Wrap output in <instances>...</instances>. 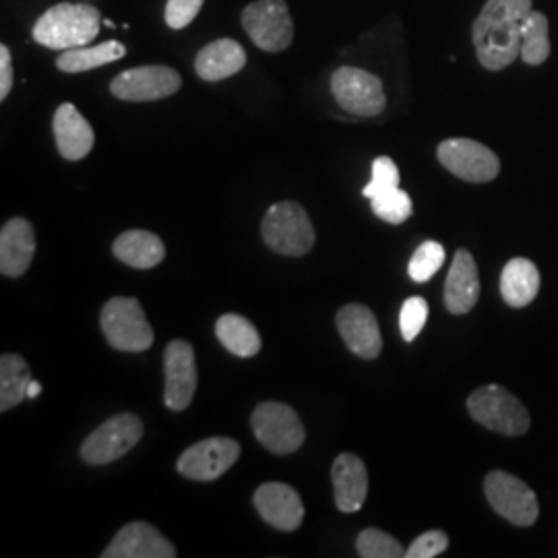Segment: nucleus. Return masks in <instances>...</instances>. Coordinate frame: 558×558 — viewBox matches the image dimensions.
Listing matches in <instances>:
<instances>
[{"label": "nucleus", "instance_id": "obj_1", "mask_svg": "<svg viewBox=\"0 0 558 558\" xmlns=\"http://www.w3.org/2000/svg\"><path fill=\"white\" fill-rule=\"evenodd\" d=\"M532 13V0H488L474 21L472 40L480 64L500 71L518 59L521 23Z\"/></svg>", "mask_w": 558, "mask_h": 558}, {"label": "nucleus", "instance_id": "obj_2", "mask_svg": "<svg viewBox=\"0 0 558 558\" xmlns=\"http://www.w3.org/2000/svg\"><path fill=\"white\" fill-rule=\"evenodd\" d=\"M100 11L92 4L60 2L48 9L34 25V40L50 50L89 46L100 34Z\"/></svg>", "mask_w": 558, "mask_h": 558}, {"label": "nucleus", "instance_id": "obj_3", "mask_svg": "<svg viewBox=\"0 0 558 558\" xmlns=\"http://www.w3.org/2000/svg\"><path fill=\"white\" fill-rule=\"evenodd\" d=\"M260 234L271 251L286 257H302L315 244V228L294 201L271 205L260 223Z\"/></svg>", "mask_w": 558, "mask_h": 558}, {"label": "nucleus", "instance_id": "obj_4", "mask_svg": "<svg viewBox=\"0 0 558 558\" xmlns=\"http://www.w3.org/2000/svg\"><path fill=\"white\" fill-rule=\"evenodd\" d=\"M468 412L488 430L507 437L525 435L530 428V414L525 405L499 385H484L476 389L468 398Z\"/></svg>", "mask_w": 558, "mask_h": 558}, {"label": "nucleus", "instance_id": "obj_5", "mask_svg": "<svg viewBox=\"0 0 558 558\" xmlns=\"http://www.w3.org/2000/svg\"><path fill=\"white\" fill-rule=\"evenodd\" d=\"M101 329L108 343L120 352H145L154 343V329L137 299H112L101 308Z\"/></svg>", "mask_w": 558, "mask_h": 558}, {"label": "nucleus", "instance_id": "obj_6", "mask_svg": "<svg viewBox=\"0 0 558 558\" xmlns=\"http://www.w3.org/2000/svg\"><path fill=\"white\" fill-rule=\"evenodd\" d=\"M242 27L265 52H281L294 40V21L283 0H257L242 11Z\"/></svg>", "mask_w": 558, "mask_h": 558}, {"label": "nucleus", "instance_id": "obj_7", "mask_svg": "<svg viewBox=\"0 0 558 558\" xmlns=\"http://www.w3.org/2000/svg\"><path fill=\"white\" fill-rule=\"evenodd\" d=\"M251 424L260 445L278 456L299 451L306 437L296 410L279 401H265L257 405Z\"/></svg>", "mask_w": 558, "mask_h": 558}, {"label": "nucleus", "instance_id": "obj_8", "mask_svg": "<svg viewBox=\"0 0 558 558\" xmlns=\"http://www.w3.org/2000/svg\"><path fill=\"white\" fill-rule=\"evenodd\" d=\"M331 92L345 112L362 119L379 117L387 106L379 77L356 66H339L331 77Z\"/></svg>", "mask_w": 558, "mask_h": 558}, {"label": "nucleus", "instance_id": "obj_9", "mask_svg": "<svg viewBox=\"0 0 558 558\" xmlns=\"http://www.w3.org/2000/svg\"><path fill=\"white\" fill-rule=\"evenodd\" d=\"M484 493L500 518L519 527H530L532 523H536L539 513L538 497L523 480L507 472H490L484 480Z\"/></svg>", "mask_w": 558, "mask_h": 558}, {"label": "nucleus", "instance_id": "obj_10", "mask_svg": "<svg viewBox=\"0 0 558 558\" xmlns=\"http://www.w3.org/2000/svg\"><path fill=\"white\" fill-rule=\"evenodd\" d=\"M143 437V422L135 414L106 420L81 445V458L92 465H106L126 456Z\"/></svg>", "mask_w": 558, "mask_h": 558}, {"label": "nucleus", "instance_id": "obj_11", "mask_svg": "<svg viewBox=\"0 0 558 558\" xmlns=\"http://www.w3.org/2000/svg\"><path fill=\"white\" fill-rule=\"evenodd\" d=\"M182 85L179 73L163 64L135 66L110 83V92L122 101H156L174 96Z\"/></svg>", "mask_w": 558, "mask_h": 558}, {"label": "nucleus", "instance_id": "obj_12", "mask_svg": "<svg viewBox=\"0 0 558 558\" xmlns=\"http://www.w3.org/2000/svg\"><path fill=\"white\" fill-rule=\"evenodd\" d=\"M439 161L465 182H490L500 172V161L493 149L472 140L442 141L437 149Z\"/></svg>", "mask_w": 558, "mask_h": 558}, {"label": "nucleus", "instance_id": "obj_13", "mask_svg": "<svg viewBox=\"0 0 558 558\" xmlns=\"http://www.w3.org/2000/svg\"><path fill=\"white\" fill-rule=\"evenodd\" d=\"M163 373H166V389H163L166 405L174 412L186 410L197 389L195 350L189 341L174 339L166 345Z\"/></svg>", "mask_w": 558, "mask_h": 558}, {"label": "nucleus", "instance_id": "obj_14", "mask_svg": "<svg viewBox=\"0 0 558 558\" xmlns=\"http://www.w3.org/2000/svg\"><path fill=\"white\" fill-rule=\"evenodd\" d=\"M240 458V445L228 437L205 439L189 447L179 458L180 474L197 482H211L223 476Z\"/></svg>", "mask_w": 558, "mask_h": 558}, {"label": "nucleus", "instance_id": "obj_15", "mask_svg": "<svg viewBox=\"0 0 558 558\" xmlns=\"http://www.w3.org/2000/svg\"><path fill=\"white\" fill-rule=\"evenodd\" d=\"M339 336L345 341L352 354L360 359H377L383 350L379 323L373 311L364 304H345L338 313Z\"/></svg>", "mask_w": 558, "mask_h": 558}, {"label": "nucleus", "instance_id": "obj_16", "mask_svg": "<svg viewBox=\"0 0 558 558\" xmlns=\"http://www.w3.org/2000/svg\"><path fill=\"white\" fill-rule=\"evenodd\" d=\"M104 558H174L177 548L160 532L143 521L129 523L101 553Z\"/></svg>", "mask_w": 558, "mask_h": 558}, {"label": "nucleus", "instance_id": "obj_17", "mask_svg": "<svg viewBox=\"0 0 558 558\" xmlns=\"http://www.w3.org/2000/svg\"><path fill=\"white\" fill-rule=\"evenodd\" d=\"M255 507L269 525L279 532L299 530L304 519V505L300 495L288 484L267 482L255 493Z\"/></svg>", "mask_w": 558, "mask_h": 558}, {"label": "nucleus", "instance_id": "obj_18", "mask_svg": "<svg viewBox=\"0 0 558 558\" xmlns=\"http://www.w3.org/2000/svg\"><path fill=\"white\" fill-rule=\"evenodd\" d=\"M36 255L34 226L23 218H13L0 232V271L7 278H20Z\"/></svg>", "mask_w": 558, "mask_h": 558}, {"label": "nucleus", "instance_id": "obj_19", "mask_svg": "<svg viewBox=\"0 0 558 558\" xmlns=\"http://www.w3.org/2000/svg\"><path fill=\"white\" fill-rule=\"evenodd\" d=\"M480 299V278L476 260L470 251L459 248L445 281V306L453 315L470 313Z\"/></svg>", "mask_w": 558, "mask_h": 558}, {"label": "nucleus", "instance_id": "obj_20", "mask_svg": "<svg viewBox=\"0 0 558 558\" xmlns=\"http://www.w3.org/2000/svg\"><path fill=\"white\" fill-rule=\"evenodd\" d=\"M333 493H336V505L343 513H356L362 509L366 495H368V472L364 461L354 453H341L333 470Z\"/></svg>", "mask_w": 558, "mask_h": 558}, {"label": "nucleus", "instance_id": "obj_21", "mask_svg": "<svg viewBox=\"0 0 558 558\" xmlns=\"http://www.w3.org/2000/svg\"><path fill=\"white\" fill-rule=\"evenodd\" d=\"M54 137L64 160H83L96 143L92 124L73 104H62L54 112Z\"/></svg>", "mask_w": 558, "mask_h": 558}, {"label": "nucleus", "instance_id": "obj_22", "mask_svg": "<svg viewBox=\"0 0 558 558\" xmlns=\"http://www.w3.org/2000/svg\"><path fill=\"white\" fill-rule=\"evenodd\" d=\"M246 64V52L239 41L230 38L207 44L197 59H195V71L201 80L216 83V81L228 80L240 73Z\"/></svg>", "mask_w": 558, "mask_h": 558}, {"label": "nucleus", "instance_id": "obj_23", "mask_svg": "<svg viewBox=\"0 0 558 558\" xmlns=\"http://www.w3.org/2000/svg\"><path fill=\"white\" fill-rule=\"evenodd\" d=\"M112 251L117 259L135 269H151L166 257V246L160 236L147 230H129L114 240Z\"/></svg>", "mask_w": 558, "mask_h": 558}, {"label": "nucleus", "instance_id": "obj_24", "mask_svg": "<svg viewBox=\"0 0 558 558\" xmlns=\"http://www.w3.org/2000/svg\"><path fill=\"white\" fill-rule=\"evenodd\" d=\"M539 271L530 259H511L500 276V294L509 306L523 308L538 296Z\"/></svg>", "mask_w": 558, "mask_h": 558}, {"label": "nucleus", "instance_id": "obj_25", "mask_svg": "<svg viewBox=\"0 0 558 558\" xmlns=\"http://www.w3.org/2000/svg\"><path fill=\"white\" fill-rule=\"evenodd\" d=\"M126 57V46L117 40L104 41L98 46H81L64 50L57 59V66L62 73H85L100 69L104 64L117 62Z\"/></svg>", "mask_w": 558, "mask_h": 558}, {"label": "nucleus", "instance_id": "obj_26", "mask_svg": "<svg viewBox=\"0 0 558 558\" xmlns=\"http://www.w3.org/2000/svg\"><path fill=\"white\" fill-rule=\"evenodd\" d=\"M216 336L228 352L240 359H253L260 350L259 331L255 325L240 315H223L216 323Z\"/></svg>", "mask_w": 558, "mask_h": 558}, {"label": "nucleus", "instance_id": "obj_27", "mask_svg": "<svg viewBox=\"0 0 558 558\" xmlns=\"http://www.w3.org/2000/svg\"><path fill=\"white\" fill-rule=\"evenodd\" d=\"M32 383L27 362L17 354H2L0 359V410L9 412L27 398Z\"/></svg>", "mask_w": 558, "mask_h": 558}, {"label": "nucleus", "instance_id": "obj_28", "mask_svg": "<svg viewBox=\"0 0 558 558\" xmlns=\"http://www.w3.org/2000/svg\"><path fill=\"white\" fill-rule=\"evenodd\" d=\"M519 57L525 64H542L550 57V40H548V20L544 13L532 11L521 23V50Z\"/></svg>", "mask_w": 558, "mask_h": 558}, {"label": "nucleus", "instance_id": "obj_29", "mask_svg": "<svg viewBox=\"0 0 558 558\" xmlns=\"http://www.w3.org/2000/svg\"><path fill=\"white\" fill-rule=\"evenodd\" d=\"M375 216L387 223H403L412 216V199L401 189H389L371 199Z\"/></svg>", "mask_w": 558, "mask_h": 558}, {"label": "nucleus", "instance_id": "obj_30", "mask_svg": "<svg viewBox=\"0 0 558 558\" xmlns=\"http://www.w3.org/2000/svg\"><path fill=\"white\" fill-rule=\"evenodd\" d=\"M442 263H445L442 244L435 242V240H428L416 248L414 257L410 259V265H408V274L416 283H424L439 271Z\"/></svg>", "mask_w": 558, "mask_h": 558}, {"label": "nucleus", "instance_id": "obj_31", "mask_svg": "<svg viewBox=\"0 0 558 558\" xmlns=\"http://www.w3.org/2000/svg\"><path fill=\"white\" fill-rule=\"evenodd\" d=\"M356 550L362 558H399L405 557V548L398 539L377 527L364 530L356 542Z\"/></svg>", "mask_w": 558, "mask_h": 558}, {"label": "nucleus", "instance_id": "obj_32", "mask_svg": "<svg viewBox=\"0 0 558 558\" xmlns=\"http://www.w3.org/2000/svg\"><path fill=\"white\" fill-rule=\"evenodd\" d=\"M428 319V302L420 296L408 299L399 313V329L405 341H414Z\"/></svg>", "mask_w": 558, "mask_h": 558}, {"label": "nucleus", "instance_id": "obj_33", "mask_svg": "<svg viewBox=\"0 0 558 558\" xmlns=\"http://www.w3.org/2000/svg\"><path fill=\"white\" fill-rule=\"evenodd\" d=\"M399 186V170L396 161L387 156H380L377 160L373 161V179L364 186L362 195L366 199H373L380 193L389 191V189H398Z\"/></svg>", "mask_w": 558, "mask_h": 558}, {"label": "nucleus", "instance_id": "obj_34", "mask_svg": "<svg viewBox=\"0 0 558 558\" xmlns=\"http://www.w3.org/2000/svg\"><path fill=\"white\" fill-rule=\"evenodd\" d=\"M449 546V538L440 530H430L412 542V546L405 550L408 558H435L442 555Z\"/></svg>", "mask_w": 558, "mask_h": 558}, {"label": "nucleus", "instance_id": "obj_35", "mask_svg": "<svg viewBox=\"0 0 558 558\" xmlns=\"http://www.w3.org/2000/svg\"><path fill=\"white\" fill-rule=\"evenodd\" d=\"M203 0H168L166 4V23L172 29H184L199 15Z\"/></svg>", "mask_w": 558, "mask_h": 558}, {"label": "nucleus", "instance_id": "obj_36", "mask_svg": "<svg viewBox=\"0 0 558 558\" xmlns=\"http://www.w3.org/2000/svg\"><path fill=\"white\" fill-rule=\"evenodd\" d=\"M13 87V64H11V50L2 44L0 46V100L9 98Z\"/></svg>", "mask_w": 558, "mask_h": 558}, {"label": "nucleus", "instance_id": "obj_37", "mask_svg": "<svg viewBox=\"0 0 558 558\" xmlns=\"http://www.w3.org/2000/svg\"><path fill=\"white\" fill-rule=\"evenodd\" d=\"M41 393V385L38 380L32 379L29 387H27V399H36Z\"/></svg>", "mask_w": 558, "mask_h": 558}, {"label": "nucleus", "instance_id": "obj_38", "mask_svg": "<svg viewBox=\"0 0 558 558\" xmlns=\"http://www.w3.org/2000/svg\"><path fill=\"white\" fill-rule=\"evenodd\" d=\"M101 23H104L106 27H110V29H114V27H117V25H114V21L112 20H101Z\"/></svg>", "mask_w": 558, "mask_h": 558}]
</instances>
